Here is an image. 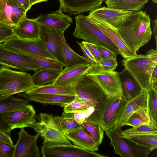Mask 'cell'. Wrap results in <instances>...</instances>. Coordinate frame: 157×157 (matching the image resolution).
<instances>
[{"mask_svg":"<svg viewBox=\"0 0 157 157\" xmlns=\"http://www.w3.org/2000/svg\"><path fill=\"white\" fill-rule=\"evenodd\" d=\"M84 55V56L92 67L95 66L98 62L89 50L82 42H77Z\"/></svg>","mask_w":157,"mask_h":157,"instance_id":"b9f144b4","label":"cell"},{"mask_svg":"<svg viewBox=\"0 0 157 157\" xmlns=\"http://www.w3.org/2000/svg\"><path fill=\"white\" fill-rule=\"evenodd\" d=\"M62 116H54L52 114L40 113L37 116V120L29 127L32 128L43 142H53L71 144L63 133L60 126Z\"/></svg>","mask_w":157,"mask_h":157,"instance_id":"5b68a950","label":"cell"},{"mask_svg":"<svg viewBox=\"0 0 157 157\" xmlns=\"http://www.w3.org/2000/svg\"><path fill=\"white\" fill-rule=\"evenodd\" d=\"M151 83L152 88L157 90V67L156 66L153 71L151 78Z\"/></svg>","mask_w":157,"mask_h":157,"instance_id":"816d5d0a","label":"cell"},{"mask_svg":"<svg viewBox=\"0 0 157 157\" xmlns=\"http://www.w3.org/2000/svg\"><path fill=\"white\" fill-rule=\"evenodd\" d=\"M81 124L96 144L99 146L100 145L104 137V131L99 124L97 122L86 120Z\"/></svg>","mask_w":157,"mask_h":157,"instance_id":"836d02e7","label":"cell"},{"mask_svg":"<svg viewBox=\"0 0 157 157\" xmlns=\"http://www.w3.org/2000/svg\"><path fill=\"white\" fill-rule=\"evenodd\" d=\"M153 25V31L152 32L155 36L156 44V47H157V20L155 19L152 21Z\"/></svg>","mask_w":157,"mask_h":157,"instance_id":"f5cc1de1","label":"cell"},{"mask_svg":"<svg viewBox=\"0 0 157 157\" xmlns=\"http://www.w3.org/2000/svg\"><path fill=\"white\" fill-rule=\"evenodd\" d=\"M88 17L116 45L123 59H129L137 55L129 47L116 28L105 22Z\"/></svg>","mask_w":157,"mask_h":157,"instance_id":"2e32d148","label":"cell"},{"mask_svg":"<svg viewBox=\"0 0 157 157\" xmlns=\"http://www.w3.org/2000/svg\"><path fill=\"white\" fill-rule=\"evenodd\" d=\"M29 101L27 99L13 96L0 100V130L10 135L11 130L3 120V114L7 112L20 109L28 104Z\"/></svg>","mask_w":157,"mask_h":157,"instance_id":"d4e9b609","label":"cell"},{"mask_svg":"<svg viewBox=\"0 0 157 157\" xmlns=\"http://www.w3.org/2000/svg\"><path fill=\"white\" fill-rule=\"evenodd\" d=\"M2 43L7 49L19 54L35 56L57 61L40 38L23 39L13 35Z\"/></svg>","mask_w":157,"mask_h":157,"instance_id":"52a82bcc","label":"cell"},{"mask_svg":"<svg viewBox=\"0 0 157 157\" xmlns=\"http://www.w3.org/2000/svg\"><path fill=\"white\" fill-rule=\"evenodd\" d=\"M82 42L90 51L98 62L101 59L96 44L85 42L84 41H82Z\"/></svg>","mask_w":157,"mask_h":157,"instance_id":"bcb514c9","label":"cell"},{"mask_svg":"<svg viewBox=\"0 0 157 157\" xmlns=\"http://www.w3.org/2000/svg\"><path fill=\"white\" fill-rule=\"evenodd\" d=\"M13 35L18 38L26 40L39 39V27L35 19L25 16L13 29Z\"/></svg>","mask_w":157,"mask_h":157,"instance_id":"cb8c5ba5","label":"cell"},{"mask_svg":"<svg viewBox=\"0 0 157 157\" xmlns=\"http://www.w3.org/2000/svg\"><path fill=\"white\" fill-rule=\"evenodd\" d=\"M96 46L100 54L101 59H117V54L110 49L99 44H96Z\"/></svg>","mask_w":157,"mask_h":157,"instance_id":"f6af8a7d","label":"cell"},{"mask_svg":"<svg viewBox=\"0 0 157 157\" xmlns=\"http://www.w3.org/2000/svg\"><path fill=\"white\" fill-rule=\"evenodd\" d=\"M36 112L33 107L27 104L21 108L4 113L3 120L12 131L17 128L29 127L36 121Z\"/></svg>","mask_w":157,"mask_h":157,"instance_id":"8fae6325","label":"cell"},{"mask_svg":"<svg viewBox=\"0 0 157 157\" xmlns=\"http://www.w3.org/2000/svg\"><path fill=\"white\" fill-rule=\"evenodd\" d=\"M31 93L75 95L72 86H64L53 84L52 83L37 87L28 91Z\"/></svg>","mask_w":157,"mask_h":157,"instance_id":"4dcf8cb0","label":"cell"},{"mask_svg":"<svg viewBox=\"0 0 157 157\" xmlns=\"http://www.w3.org/2000/svg\"><path fill=\"white\" fill-rule=\"evenodd\" d=\"M13 28L0 23V43L13 35Z\"/></svg>","mask_w":157,"mask_h":157,"instance_id":"7bdbcfd3","label":"cell"},{"mask_svg":"<svg viewBox=\"0 0 157 157\" xmlns=\"http://www.w3.org/2000/svg\"><path fill=\"white\" fill-rule=\"evenodd\" d=\"M18 95L23 98L40 103L44 105H53L63 107L72 101L75 96L36 93L26 92Z\"/></svg>","mask_w":157,"mask_h":157,"instance_id":"ffe728a7","label":"cell"},{"mask_svg":"<svg viewBox=\"0 0 157 157\" xmlns=\"http://www.w3.org/2000/svg\"><path fill=\"white\" fill-rule=\"evenodd\" d=\"M105 0H59L63 12L71 15L92 11L101 6Z\"/></svg>","mask_w":157,"mask_h":157,"instance_id":"603a6c76","label":"cell"},{"mask_svg":"<svg viewBox=\"0 0 157 157\" xmlns=\"http://www.w3.org/2000/svg\"><path fill=\"white\" fill-rule=\"evenodd\" d=\"M76 27L73 35L85 42L102 45L120 54L118 48L87 16L79 14L75 17Z\"/></svg>","mask_w":157,"mask_h":157,"instance_id":"277c9868","label":"cell"},{"mask_svg":"<svg viewBox=\"0 0 157 157\" xmlns=\"http://www.w3.org/2000/svg\"><path fill=\"white\" fill-rule=\"evenodd\" d=\"M0 65L23 71H36L40 69L34 62L26 56L11 51L0 43Z\"/></svg>","mask_w":157,"mask_h":157,"instance_id":"30bf717a","label":"cell"},{"mask_svg":"<svg viewBox=\"0 0 157 157\" xmlns=\"http://www.w3.org/2000/svg\"><path fill=\"white\" fill-rule=\"evenodd\" d=\"M152 2L154 4H157V0H151Z\"/></svg>","mask_w":157,"mask_h":157,"instance_id":"11a10c76","label":"cell"},{"mask_svg":"<svg viewBox=\"0 0 157 157\" xmlns=\"http://www.w3.org/2000/svg\"><path fill=\"white\" fill-rule=\"evenodd\" d=\"M51 28L61 47L65 67L89 63L84 56L79 55L70 47L64 36V32Z\"/></svg>","mask_w":157,"mask_h":157,"instance_id":"7402d4cb","label":"cell"},{"mask_svg":"<svg viewBox=\"0 0 157 157\" xmlns=\"http://www.w3.org/2000/svg\"><path fill=\"white\" fill-rule=\"evenodd\" d=\"M63 12L60 7L56 11L46 14H41L35 20L39 25L64 32L73 23V19Z\"/></svg>","mask_w":157,"mask_h":157,"instance_id":"d6986e66","label":"cell"},{"mask_svg":"<svg viewBox=\"0 0 157 157\" xmlns=\"http://www.w3.org/2000/svg\"><path fill=\"white\" fill-rule=\"evenodd\" d=\"M151 22L149 15L140 10L116 29L129 47L136 53L151 39Z\"/></svg>","mask_w":157,"mask_h":157,"instance_id":"6da1fadb","label":"cell"},{"mask_svg":"<svg viewBox=\"0 0 157 157\" xmlns=\"http://www.w3.org/2000/svg\"><path fill=\"white\" fill-rule=\"evenodd\" d=\"M62 116L60 122V126L64 135L82 127L79 123L74 118Z\"/></svg>","mask_w":157,"mask_h":157,"instance_id":"74e56055","label":"cell"},{"mask_svg":"<svg viewBox=\"0 0 157 157\" xmlns=\"http://www.w3.org/2000/svg\"><path fill=\"white\" fill-rule=\"evenodd\" d=\"M37 87L33 84L30 74L0 66V100Z\"/></svg>","mask_w":157,"mask_h":157,"instance_id":"3957f363","label":"cell"},{"mask_svg":"<svg viewBox=\"0 0 157 157\" xmlns=\"http://www.w3.org/2000/svg\"><path fill=\"white\" fill-rule=\"evenodd\" d=\"M18 140L15 145L13 157H40L41 153L37 144L39 136L28 134L24 128L17 134Z\"/></svg>","mask_w":157,"mask_h":157,"instance_id":"9a60e30c","label":"cell"},{"mask_svg":"<svg viewBox=\"0 0 157 157\" xmlns=\"http://www.w3.org/2000/svg\"><path fill=\"white\" fill-rule=\"evenodd\" d=\"M34 62L40 67V69H50L61 72L64 66L60 63L45 58L35 56L24 55Z\"/></svg>","mask_w":157,"mask_h":157,"instance_id":"e575fe53","label":"cell"},{"mask_svg":"<svg viewBox=\"0 0 157 157\" xmlns=\"http://www.w3.org/2000/svg\"><path fill=\"white\" fill-rule=\"evenodd\" d=\"M27 11L12 0H0V23L14 28L26 16Z\"/></svg>","mask_w":157,"mask_h":157,"instance_id":"e0dca14e","label":"cell"},{"mask_svg":"<svg viewBox=\"0 0 157 157\" xmlns=\"http://www.w3.org/2000/svg\"><path fill=\"white\" fill-rule=\"evenodd\" d=\"M48 0H30V4L31 6L36 4L42 2H46Z\"/></svg>","mask_w":157,"mask_h":157,"instance_id":"db71d44e","label":"cell"},{"mask_svg":"<svg viewBox=\"0 0 157 157\" xmlns=\"http://www.w3.org/2000/svg\"><path fill=\"white\" fill-rule=\"evenodd\" d=\"M121 136L136 145L148 149L151 151L157 148V135L143 134Z\"/></svg>","mask_w":157,"mask_h":157,"instance_id":"f546056e","label":"cell"},{"mask_svg":"<svg viewBox=\"0 0 157 157\" xmlns=\"http://www.w3.org/2000/svg\"><path fill=\"white\" fill-rule=\"evenodd\" d=\"M15 145H10L0 140V157H13Z\"/></svg>","mask_w":157,"mask_h":157,"instance_id":"60d3db41","label":"cell"},{"mask_svg":"<svg viewBox=\"0 0 157 157\" xmlns=\"http://www.w3.org/2000/svg\"><path fill=\"white\" fill-rule=\"evenodd\" d=\"M117 66L116 58L101 59L95 66H92L89 73L113 71Z\"/></svg>","mask_w":157,"mask_h":157,"instance_id":"8d00e7d4","label":"cell"},{"mask_svg":"<svg viewBox=\"0 0 157 157\" xmlns=\"http://www.w3.org/2000/svg\"><path fill=\"white\" fill-rule=\"evenodd\" d=\"M147 91L142 89L140 93L132 99L128 100L118 122L117 126L122 127L129 117L142 109L147 110Z\"/></svg>","mask_w":157,"mask_h":157,"instance_id":"4316f807","label":"cell"},{"mask_svg":"<svg viewBox=\"0 0 157 157\" xmlns=\"http://www.w3.org/2000/svg\"><path fill=\"white\" fill-rule=\"evenodd\" d=\"M136 12L103 6L90 11L87 16L106 22L116 28L130 19Z\"/></svg>","mask_w":157,"mask_h":157,"instance_id":"4fadbf2b","label":"cell"},{"mask_svg":"<svg viewBox=\"0 0 157 157\" xmlns=\"http://www.w3.org/2000/svg\"><path fill=\"white\" fill-rule=\"evenodd\" d=\"M60 72L53 70L40 69L35 71L32 75L33 82L38 87L53 82L59 75Z\"/></svg>","mask_w":157,"mask_h":157,"instance_id":"1f68e13d","label":"cell"},{"mask_svg":"<svg viewBox=\"0 0 157 157\" xmlns=\"http://www.w3.org/2000/svg\"><path fill=\"white\" fill-rule=\"evenodd\" d=\"M39 38L56 61L65 66L62 50L51 28L39 25Z\"/></svg>","mask_w":157,"mask_h":157,"instance_id":"44dd1931","label":"cell"},{"mask_svg":"<svg viewBox=\"0 0 157 157\" xmlns=\"http://www.w3.org/2000/svg\"><path fill=\"white\" fill-rule=\"evenodd\" d=\"M146 55L153 62L157 64V51L156 50L151 48L147 51Z\"/></svg>","mask_w":157,"mask_h":157,"instance_id":"681fc988","label":"cell"},{"mask_svg":"<svg viewBox=\"0 0 157 157\" xmlns=\"http://www.w3.org/2000/svg\"><path fill=\"white\" fill-rule=\"evenodd\" d=\"M122 64L139 84L142 89L147 92L152 88L151 76L157 64L147 55H137L128 59H123Z\"/></svg>","mask_w":157,"mask_h":157,"instance_id":"8992f818","label":"cell"},{"mask_svg":"<svg viewBox=\"0 0 157 157\" xmlns=\"http://www.w3.org/2000/svg\"><path fill=\"white\" fill-rule=\"evenodd\" d=\"M65 136L74 145L83 149L93 152L98 150L99 145L83 127Z\"/></svg>","mask_w":157,"mask_h":157,"instance_id":"484cf974","label":"cell"},{"mask_svg":"<svg viewBox=\"0 0 157 157\" xmlns=\"http://www.w3.org/2000/svg\"><path fill=\"white\" fill-rule=\"evenodd\" d=\"M91 68L92 66L89 63L65 67L52 83L62 86H72L83 75L88 73Z\"/></svg>","mask_w":157,"mask_h":157,"instance_id":"ac0fdd59","label":"cell"},{"mask_svg":"<svg viewBox=\"0 0 157 157\" xmlns=\"http://www.w3.org/2000/svg\"><path fill=\"white\" fill-rule=\"evenodd\" d=\"M136 113H137L143 120V121L147 124H153L157 125L153 123L151 121L147 113L146 109H140L136 112Z\"/></svg>","mask_w":157,"mask_h":157,"instance_id":"7dc6e473","label":"cell"},{"mask_svg":"<svg viewBox=\"0 0 157 157\" xmlns=\"http://www.w3.org/2000/svg\"><path fill=\"white\" fill-rule=\"evenodd\" d=\"M87 75L98 84L108 97L123 96L118 72L113 71L90 72Z\"/></svg>","mask_w":157,"mask_h":157,"instance_id":"7c38bea8","label":"cell"},{"mask_svg":"<svg viewBox=\"0 0 157 157\" xmlns=\"http://www.w3.org/2000/svg\"><path fill=\"white\" fill-rule=\"evenodd\" d=\"M120 81L123 96L128 100H131L138 95L142 88L131 75L126 69L118 72Z\"/></svg>","mask_w":157,"mask_h":157,"instance_id":"83f0119b","label":"cell"},{"mask_svg":"<svg viewBox=\"0 0 157 157\" xmlns=\"http://www.w3.org/2000/svg\"><path fill=\"white\" fill-rule=\"evenodd\" d=\"M72 86L75 95L80 98L88 108L94 109V112L86 120L98 123L106 104L107 96L87 74Z\"/></svg>","mask_w":157,"mask_h":157,"instance_id":"7a4b0ae2","label":"cell"},{"mask_svg":"<svg viewBox=\"0 0 157 157\" xmlns=\"http://www.w3.org/2000/svg\"><path fill=\"white\" fill-rule=\"evenodd\" d=\"M143 134L157 135V126L153 124H145L124 130L121 131V136H127Z\"/></svg>","mask_w":157,"mask_h":157,"instance_id":"d590c367","label":"cell"},{"mask_svg":"<svg viewBox=\"0 0 157 157\" xmlns=\"http://www.w3.org/2000/svg\"><path fill=\"white\" fill-rule=\"evenodd\" d=\"M147 124L136 112L132 114L124 124L123 126L128 125L132 127L142 124Z\"/></svg>","mask_w":157,"mask_h":157,"instance_id":"ee69618b","label":"cell"},{"mask_svg":"<svg viewBox=\"0 0 157 157\" xmlns=\"http://www.w3.org/2000/svg\"></svg>","mask_w":157,"mask_h":157,"instance_id":"9f6ffc18","label":"cell"},{"mask_svg":"<svg viewBox=\"0 0 157 157\" xmlns=\"http://www.w3.org/2000/svg\"><path fill=\"white\" fill-rule=\"evenodd\" d=\"M148 0H105L107 7L137 12L140 11Z\"/></svg>","mask_w":157,"mask_h":157,"instance_id":"f1b7e54d","label":"cell"},{"mask_svg":"<svg viewBox=\"0 0 157 157\" xmlns=\"http://www.w3.org/2000/svg\"><path fill=\"white\" fill-rule=\"evenodd\" d=\"M121 127L117 126L113 129L106 132L110 140V144L114 148L115 153L122 157H145L146 153L142 147H132L119 135Z\"/></svg>","mask_w":157,"mask_h":157,"instance_id":"5bb4252c","label":"cell"},{"mask_svg":"<svg viewBox=\"0 0 157 157\" xmlns=\"http://www.w3.org/2000/svg\"><path fill=\"white\" fill-rule=\"evenodd\" d=\"M93 108L90 107L86 110L74 113H65L63 112L62 116L72 117L79 123L82 124L86 119L94 112Z\"/></svg>","mask_w":157,"mask_h":157,"instance_id":"ab89813d","label":"cell"},{"mask_svg":"<svg viewBox=\"0 0 157 157\" xmlns=\"http://www.w3.org/2000/svg\"><path fill=\"white\" fill-rule=\"evenodd\" d=\"M64 112L74 113L86 110L88 108L79 98L75 95V98L63 107Z\"/></svg>","mask_w":157,"mask_h":157,"instance_id":"f35d334b","label":"cell"},{"mask_svg":"<svg viewBox=\"0 0 157 157\" xmlns=\"http://www.w3.org/2000/svg\"><path fill=\"white\" fill-rule=\"evenodd\" d=\"M128 101L123 96L108 97L98 122L105 132L117 127Z\"/></svg>","mask_w":157,"mask_h":157,"instance_id":"9c48e42d","label":"cell"},{"mask_svg":"<svg viewBox=\"0 0 157 157\" xmlns=\"http://www.w3.org/2000/svg\"><path fill=\"white\" fill-rule=\"evenodd\" d=\"M146 112L151 122L157 125V90L151 88L147 92Z\"/></svg>","mask_w":157,"mask_h":157,"instance_id":"d6a6232c","label":"cell"},{"mask_svg":"<svg viewBox=\"0 0 157 157\" xmlns=\"http://www.w3.org/2000/svg\"><path fill=\"white\" fill-rule=\"evenodd\" d=\"M16 4L27 11L31 8L30 0H12Z\"/></svg>","mask_w":157,"mask_h":157,"instance_id":"c3c4849f","label":"cell"},{"mask_svg":"<svg viewBox=\"0 0 157 157\" xmlns=\"http://www.w3.org/2000/svg\"><path fill=\"white\" fill-rule=\"evenodd\" d=\"M41 152L44 157H106L72 144L53 142H43Z\"/></svg>","mask_w":157,"mask_h":157,"instance_id":"ba28073f","label":"cell"},{"mask_svg":"<svg viewBox=\"0 0 157 157\" xmlns=\"http://www.w3.org/2000/svg\"><path fill=\"white\" fill-rule=\"evenodd\" d=\"M0 140L8 144L13 145V142L9 135L1 130H0Z\"/></svg>","mask_w":157,"mask_h":157,"instance_id":"f907efd6","label":"cell"}]
</instances>
